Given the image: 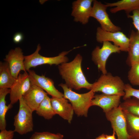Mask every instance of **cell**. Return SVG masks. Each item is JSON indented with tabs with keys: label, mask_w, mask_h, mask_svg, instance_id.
<instances>
[{
	"label": "cell",
	"mask_w": 139,
	"mask_h": 139,
	"mask_svg": "<svg viewBox=\"0 0 139 139\" xmlns=\"http://www.w3.org/2000/svg\"><path fill=\"white\" fill-rule=\"evenodd\" d=\"M30 80L32 85L37 86L45 91L52 97L59 98L64 97V94L55 87L53 81L42 75L37 74L33 70L28 71Z\"/></svg>",
	"instance_id": "obj_11"
},
{
	"label": "cell",
	"mask_w": 139,
	"mask_h": 139,
	"mask_svg": "<svg viewBox=\"0 0 139 139\" xmlns=\"http://www.w3.org/2000/svg\"><path fill=\"white\" fill-rule=\"evenodd\" d=\"M59 86L63 90L64 97L71 102L76 114L78 116L87 117L95 93L90 90L87 93L79 94L73 91L65 84L60 83Z\"/></svg>",
	"instance_id": "obj_2"
},
{
	"label": "cell",
	"mask_w": 139,
	"mask_h": 139,
	"mask_svg": "<svg viewBox=\"0 0 139 139\" xmlns=\"http://www.w3.org/2000/svg\"><path fill=\"white\" fill-rule=\"evenodd\" d=\"M95 139H106V135L104 134H102L96 138Z\"/></svg>",
	"instance_id": "obj_31"
},
{
	"label": "cell",
	"mask_w": 139,
	"mask_h": 139,
	"mask_svg": "<svg viewBox=\"0 0 139 139\" xmlns=\"http://www.w3.org/2000/svg\"><path fill=\"white\" fill-rule=\"evenodd\" d=\"M124 91L125 94L123 97V99L124 100L132 97H134L139 99V89L133 88L128 84H125Z\"/></svg>",
	"instance_id": "obj_26"
},
{
	"label": "cell",
	"mask_w": 139,
	"mask_h": 139,
	"mask_svg": "<svg viewBox=\"0 0 139 139\" xmlns=\"http://www.w3.org/2000/svg\"><path fill=\"white\" fill-rule=\"evenodd\" d=\"M51 102L54 111L64 119L71 123L74 111L71 104L64 97L59 98L52 97Z\"/></svg>",
	"instance_id": "obj_15"
},
{
	"label": "cell",
	"mask_w": 139,
	"mask_h": 139,
	"mask_svg": "<svg viewBox=\"0 0 139 139\" xmlns=\"http://www.w3.org/2000/svg\"><path fill=\"white\" fill-rule=\"evenodd\" d=\"M128 74V78L133 85L139 86V62L132 64Z\"/></svg>",
	"instance_id": "obj_24"
},
{
	"label": "cell",
	"mask_w": 139,
	"mask_h": 139,
	"mask_svg": "<svg viewBox=\"0 0 139 139\" xmlns=\"http://www.w3.org/2000/svg\"><path fill=\"white\" fill-rule=\"evenodd\" d=\"M47 94L41 88L32 84L23 97L27 105L33 112L36 111Z\"/></svg>",
	"instance_id": "obj_16"
},
{
	"label": "cell",
	"mask_w": 139,
	"mask_h": 139,
	"mask_svg": "<svg viewBox=\"0 0 139 139\" xmlns=\"http://www.w3.org/2000/svg\"><path fill=\"white\" fill-rule=\"evenodd\" d=\"M24 56L22 49L19 47L11 50L4 59L8 63L11 74L15 79L21 71L27 72L24 67Z\"/></svg>",
	"instance_id": "obj_12"
},
{
	"label": "cell",
	"mask_w": 139,
	"mask_h": 139,
	"mask_svg": "<svg viewBox=\"0 0 139 139\" xmlns=\"http://www.w3.org/2000/svg\"><path fill=\"white\" fill-rule=\"evenodd\" d=\"M96 39L98 42L105 41L113 42L114 44L118 47L120 51L128 52L129 45V38L120 31L110 32L104 30L100 27L97 29Z\"/></svg>",
	"instance_id": "obj_8"
},
{
	"label": "cell",
	"mask_w": 139,
	"mask_h": 139,
	"mask_svg": "<svg viewBox=\"0 0 139 139\" xmlns=\"http://www.w3.org/2000/svg\"><path fill=\"white\" fill-rule=\"evenodd\" d=\"M132 14L128 15V17L132 20L133 24L139 34V8L132 12Z\"/></svg>",
	"instance_id": "obj_27"
},
{
	"label": "cell",
	"mask_w": 139,
	"mask_h": 139,
	"mask_svg": "<svg viewBox=\"0 0 139 139\" xmlns=\"http://www.w3.org/2000/svg\"><path fill=\"white\" fill-rule=\"evenodd\" d=\"M125 84L120 77L110 73L102 74L92 84L91 89L94 92H100L110 95L123 97L125 94Z\"/></svg>",
	"instance_id": "obj_3"
},
{
	"label": "cell",
	"mask_w": 139,
	"mask_h": 139,
	"mask_svg": "<svg viewBox=\"0 0 139 139\" xmlns=\"http://www.w3.org/2000/svg\"><path fill=\"white\" fill-rule=\"evenodd\" d=\"M121 97L119 95L103 93L96 94L92 100L91 106L99 107L105 114L119 106Z\"/></svg>",
	"instance_id": "obj_14"
},
{
	"label": "cell",
	"mask_w": 139,
	"mask_h": 139,
	"mask_svg": "<svg viewBox=\"0 0 139 139\" xmlns=\"http://www.w3.org/2000/svg\"><path fill=\"white\" fill-rule=\"evenodd\" d=\"M18 112L15 116L14 131L20 134H25L33 131V124L32 113L33 112L25 102L23 97L19 100Z\"/></svg>",
	"instance_id": "obj_5"
},
{
	"label": "cell",
	"mask_w": 139,
	"mask_h": 139,
	"mask_svg": "<svg viewBox=\"0 0 139 139\" xmlns=\"http://www.w3.org/2000/svg\"><path fill=\"white\" fill-rule=\"evenodd\" d=\"M116 134L115 132L113 131V133L112 135H106V139H117L115 136Z\"/></svg>",
	"instance_id": "obj_30"
},
{
	"label": "cell",
	"mask_w": 139,
	"mask_h": 139,
	"mask_svg": "<svg viewBox=\"0 0 139 139\" xmlns=\"http://www.w3.org/2000/svg\"><path fill=\"white\" fill-rule=\"evenodd\" d=\"M128 55L126 60L130 66L139 62V34L137 32L132 30L130 37Z\"/></svg>",
	"instance_id": "obj_17"
},
{
	"label": "cell",
	"mask_w": 139,
	"mask_h": 139,
	"mask_svg": "<svg viewBox=\"0 0 139 139\" xmlns=\"http://www.w3.org/2000/svg\"><path fill=\"white\" fill-rule=\"evenodd\" d=\"M107 119L111 124L118 139H129L127 130V121L125 113L119 106L105 113Z\"/></svg>",
	"instance_id": "obj_6"
},
{
	"label": "cell",
	"mask_w": 139,
	"mask_h": 139,
	"mask_svg": "<svg viewBox=\"0 0 139 139\" xmlns=\"http://www.w3.org/2000/svg\"><path fill=\"white\" fill-rule=\"evenodd\" d=\"M82 60V56L78 54L71 62L58 65L59 73L68 88L77 90L82 88L91 90L92 84L88 82L83 73Z\"/></svg>",
	"instance_id": "obj_1"
},
{
	"label": "cell",
	"mask_w": 139,
	"mask_h": 139,
	"mask_svg": "<svg viewBox=\"0 0 139 139\" xmlns=\"http://www.w3.org/2000/svg\"><path fill=\"white\" fill-rule=\"evenodd\" d=\"M119 106L124 111L139 116V99L134 97L128 98Z\"/></svg>",
	"instance_id": "obj_23"
},
{
	"label": "cell",
	"mask_w": 139,
	"mask_h": 139,
	"mask_svg": "<svg viewBox=\"0 0 139 139\" xmlns=\"http://www.w3.org/2000/svg\"><path fill=\"white\" fill-rule=\"evenodd\" d=\"M36 111L38 115L47 120L51 119L56 115L51 105V98L47 95L41 102Z\"/></svg>",
	"instance_id": "obj_22"
},
{
	"label": "cell",
	"mask_w": 139,
	"mask_h": 139,
	"mask_svg": "<svg viewBox=\"0 0 139 139\" xmlns=\"http://www.w3.org/2000/svg\"><path fill=\"white\" fill-rule=\"evenodd\" d=\"M63 135L59 133L56 134L48 132H35L30 139H63Z\"/></svg>",
	"instance_id": "obj_25"
},
{
	"label": "cell",
	"mask_w": 139,
	"mask_h": 139,
	"mask_svg": "<svg viewBox=\"0 0 139 139\" xmlns=\"http://www.w3.org/2000/svg\"><path fill=\"white\" fill-rule=\"evenodd\" d=\"M10 89L6 88L0 89V130L6 129V125L5 119L6 114L8 110L11 109L13 105L10 104L6 105L5 98L6 95L10 94Z\"/></svg>",
	"instance_id": "obj_20"
},
{
	"label": "cell",
	"mask_w": 139,
	"mask_h": 139,
	"mask_svg": "<svg viewBox=\"0 0 139 139\" xmlns=\"http://www.w3.org/2000/svg\"><path fill=\"white\" fill-rule=\"evenodd\" d=\"M8 63L5 62L0 63V89H10L15 81Z\"/></svg>",
	"instance_id": "obj_21"
},
{
	"label": "cell",
	"mask_w": 139,
	"mask_h": 139,
	"mask_svg": "<svg viewBox=\"0 0 139 139\" xmlns=\"http://www.w3.org/2000/svg\"><path fill=\"white\" fill-rule=\"evenodd\" d=\"M93 0H78L72 4L71 15L74 20L83 24H87L89 21L92 9L91 5Z\"/></svg>",
	"instance_id": "obj_13"
},
{
	"label": "cell",
	"mask_w": 139,
	"mask_h": 139,
	"mask_svg": "<svg viewBox=\"0 0 139 139\" xmlns=\"http://www.w3.org/2000/svg\"><path fill=\"white\" fill-rule=\"evenodd\" d=\"M32 84L27 72L20 74L10 89V104L13 105L29 90Z\"/></svg>",
	"instance_id": "obj_10"
},
{
	"label": "cell",
	"mask_w": 139,
	"mask_h": 139,
	"mask_svg": "<svg viewBox=\"0 0 139 139\" xmlns=\"http://www.w3.org/2000/svg\"><path fill=\"white\" fill-rule=\"evenodd\" d=\"M102 43L101 48L97 46L93 50L92 59L102 74H105L107 73L106 65L108 57L111 54L119 53L121 51L119 48L110 42L105 41Z\"/></svg>",
	"instance_id": "obj_7"
},
{
	"label": "cell",
	"mask_w": 139,
	"mask_h": 139,
	"mask_svg": "<svg viewBox=\"0 0 139 139\" xmlns=\"http://www.w3.org/2000/svg\"><path fill=\"white\" fill-rule=\"evenodd\" d=\"M124 112L126 119L127 130L129 139H139V116Z\"/></svg>",
	"instance_id": "obj_19"
},
{
	"label": "cell",
	"mask_w": 139,
	"mask_h": 139,
	"mask_svg": "<svg viewBox=\"0 0 139 139\" xmlns=\"http://www.w3.org/2000/svg\"><path fill=\"white\" fill-rule=\"evenodd\" d=\"M14 131L6 129L1 131L0 132V139H12L13 137Z\"/></svg>",
	"instance_id": "obj_28"
},
{
	"label": "cell",
	"mask_w": 139,
	"mask_h": 139,
	"mask_svg": "<svg viewBox=\"0 0 139 139\" xmlns=\"http://www.w3.org/2000/svg\"><path fill=\"white\" fill-rule=\"evenodd\" d=\"M41 49L40 44H38L35 51L31 54L24 56V65L26 71H28L32 67L43 64H48L50 65L55 64L59 65L67 62L68 59L66 55L71 50L64 51L56 56L48 57L41 55L39 52Z\"/></svg>",
	"instance_id": "obj_4"
},
{
	"label": "cell",
	"mask_w": 139,
	"mask_h": 139,
	"mask_svg": "<svg viewBox=\"0 0 139 139\" xmlns=\"http://www.w3.org/2000/svg\"><path fill=\"white\" fill-rule=\"evenodd\" d=\"M91 17L95 19L100 25L103 30L109 32L120 31L121 28L112 22L106 11L108 7L106 4L97 0H93Z\"/></svg>",
	"instance_id": "obj_9"
},
{
	"label": "cell",
	"mask_w": 139,
	"mask_h": 139,
	"mask_svg": "<svg viewBox=\"0 0 139 139\" xmlns=\"http://www.w3.org/2000/svg\"><path fill=\"white\" fill-rule=\"evenodd\" d=\"M106 4L108 7H115L110 10L112 13L124 10L128 15L130 12L139 8V0H121L114 3H106Z\"/></svg>",
	"instance_id": "obj_18"
},
{
	"label": "cell",
	"mask_w": 139,
	"mask_h": 139,
	"mask_svg": "<svg viewBox=\"0 0 139 139\" xmlns=\"http://www.w3.org/2000/svg\"><path fill=\"white\" fill-rule=\"evenodd\" d=\"M23 37L22 34L20 33H17L14 35L13 40L15 43H19L21 42L23 40Z\"/></svg>",
	"instance_id": "obj_29"
}]
</instances>
